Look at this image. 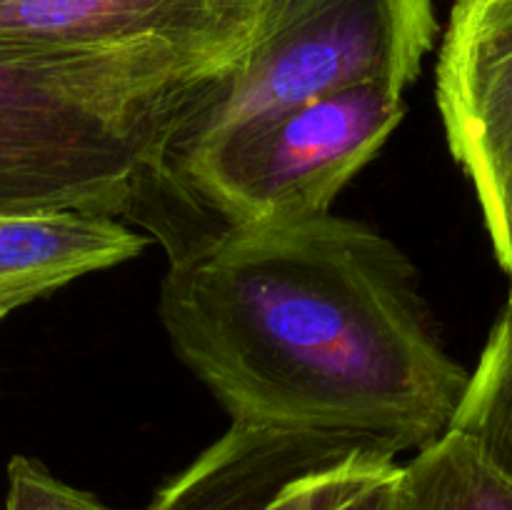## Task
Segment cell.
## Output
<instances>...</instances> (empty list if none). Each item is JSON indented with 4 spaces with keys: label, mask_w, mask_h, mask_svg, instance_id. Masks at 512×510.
<instances>
[{
    "label": "cell",
    "mask_w": 512,
    "mask_h": 510,
    "mask_svg": "<svg viewBox=\"0 0 512 510\" xmlns=\"http://www.w3.org/2000/svg\"><path fill=\"white\" fill-rule=\"evenodd\" d=\"M158 313L175 355L240 423L400 455L450 428L468 383L408 255L333 213L195 240L170 260Z\"/></svg>",
    "instance_id": "1"
},
{
    "label": "cell",
    "mask_w": 512,
    "mask_h": 510,
    "mask_svg": "<svg viewBox=\"0 0 512 510\" xmlns=\"http://www.w3.org/2000/svg\"><path fill=\"white\" fill-rule=\"evenodd\" d=\"M243 50L0 45V215L130 210L185 105Z\"/></svg>",
    "instance_id": "2"
},
{
    "label": "cell",
    "mask_w": 512,
    "mask_h": 510,
    "mask_svg": "<svg viewBox=\"0 0 512 510\" xmlns=\"http://www.w3.org/2000/svg\"><path fill=\"white\" fill-rule=\"evenodd\" d=\"M440 33L435 0H278L248 48L193 95L158 175L218 135L363 83L408 90Z\"/></svg>",
    "instance_id": "3"
},
{
    "label": "cell",
    "mask_w": 512,
    "mask_h": 510,
    "mask_svg": "<svg viewBox=\"0 0 512 510\" xmlns=\"http://www.w3.org/2000/svg\"><path fill=\"white\" fill-rule=\"evenodd\" d=\"M403 115L405 90L353 85L238 125L163 175L225 225L313 218L330 213Z\"/></svg>",
    "instance_id": "4"
},
{
    "label": "cell",
    "mask_w": 512,
    "mask_h": 510,
    "mask_svg": "<svg viewBox=\"0 0 512 510\" xmlns=\"http://www.w3.org/2000/svg\"><path fill=\"white\" fill-rule=\"evenodd\" d=\"M398 468L370 440L233 420L148 510H343Z\"/></svg>",
    "instance_id": "5"
},
{
    "label": "cell",
    "mask_w": 512,
    "mask_h": 510,
    "mask_svg": "<svg viewBox=\"0 0 512 510\" xmlns=\"http://www.w3.org/2000/svg\"><path fill=\"white\" fill-rule=\"evenodd\" d=\"M445 140L512 275V0H455L435 80Z\"/></svg>",
    "instance_id": "6"
},
{
    "label": "cell",
    "mask_w": 512,
    "mask_h": 510,
    "mask_svg": "<svg viewBox=\"0 0 512 510\" xmlns=\"http://www.w3.org/2000/svg\"><path fill=\"white\" fill-rule=\"evenodd\" d=\"M268 0H0V45L95 48L170 40L243 50Z\"/></svg>",
    "instance_id": "7"
},
{
    "label": "cell",
    "mask_w": 512,
    "mask_h": 510,
    "mask_svg": "<svg viewBox=\"0 0 512 510\" xmlns=\"http://www.w3.org/2000/svg\"><path fill=\"white\" fill-rule=\"evenodd\" d=\"M148 238L113 215L80 210L0 215V323L63 285L138 258Z\"/></svg>",
    "instance_id": "8"
},
{
    "label": "cell",
    "mask_w": 512,
    "mask_h": 510,
    "mask_svg": "<svg viewBox=\"0 0 512 510\" xmlns=\"http://www.w3.org/2000/svg\"><path fill=\"white\" fill-rule=\"evenodd\" d=\"M390 510H512V480L473 440L445 430L400 465Z\"/></svg>",
    "instance_id": "9"
},
{
    "label": "cell",
    "mask_w": 512,
    "mask_h": 510,
    "mask_svg": "<svg viewBox=\"0 0 512 510\" xmlns=\"http://www.w3.org/2000/svg\"><path fill=\"white\" fill-rule=\"evenodd\" d=\"M448 430L473 440L480 453L512 480V303L508 300L478 365L468 373Z\"/></svg>",
    "instance_id": "10"
},
{
    "label": "cell",
    "mask_w": 512,
    "mask_h": 510,
    "mask_svg": "<svg viewBox=\"0 0 512 510\" xmlns=\"http://www.w3.org/2000/svg\"><path fill=\"white\" fill-rule=\"evenodd\" d=\"M5 510H115L93 493L55 478L40 460L13 455L8 463Z\"/></svg>",
    "instance_id": "11"
},
{
    "label": "cell",
    "mask_w": 512,
    "mask_h": 510,
    "mask_svg": "<svg viewBox=\"0 0 512 510\" xmlns=\"http://www.w3.org/2000/svg\"><path fill=\"white\" fill-rule=\"evenodd\" d=\"M395 473H398V470H395ZM395 473L390 475V478L375 483L373 488H368L365 493H360L358 498H355L353 503L345 505L343 510H390V508H393V478H395Z\"/></svg>",
    "instance_id": "12"
},
{
    "label": "cell",
    "mask_w": 512,
    "mask_h": 510,
    "mask_svg": "<svg viewBox=\"0 0 512 510\" xmlns=\"http://www.w3.org/2000/svg\"><path fill=\"white\" fill-rule=\"evenodd\" d=\"M508 300L512 303V275H510V295H508Z\"/></svg>",
    "instance_id": "13"
},
{
    "label": "cell",
    "mask_w": 512,
    "mask_h": 510,
    "mask_svg": "<svg viewBox=\"0 0 512 510\" xmlns=\"http://www.w3.org/2000/svg\"><path fill=\"white\" fill-rule=\"evenodd\" d=\"M273 3H278V0H268V5H273Z\"/></svg>",
    "instance_id": "14"
}]
</instances>
